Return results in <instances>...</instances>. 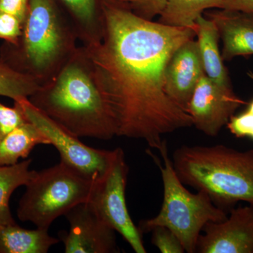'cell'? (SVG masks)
<instances>
[{
  "label": "cell",
  "mask_w": 253,
  "mask_h": 253,
  "mask_svg": "<svg viewBox=\"0 0 253 253\" xmlns=\"http://www.w3.org/2000/svg\"><path fill=\"white\" fill-rule=\"evenodd\" d=\"M231 134L238 138L253 139V101L247 110L238 116H233L227 123Z\"/></svg>",
  "instance_id": "24"
},
{
  "label": "cell",
  "mask_w": 253,
  "mask_h": 253,
  "mask_svg": "<svg viewBox=\"0 0 253 253\" xmlns=\"http://www.w3.org/2000/svg\"><path fill=\"white\" fill-rule=\"evenodd\" d=\"M197 41L181 44L171 56L165 73V90L169 99L187 112L195 89L205 76Z\"/></svg>",
  "instance_id": "12"
},
{
  "label": "cell",
  "mask_w": 253,
  "mask_h": 253,
  "mask_svg": "<svg viewBox=\"0 0 253 253\" xmlns=\"http://www.w3.org/2000/svg\"><path fill=\"white\" fill-rule=\"evenodd\" d=\"M59 242L48 229L28 230L16 222L0 226V253H46Z\"/></svg>",
  "instance_id": "16"
},
{
  "label": "cell",
  "mask_w": 253,
  "mask_h": 253,
  "mask_svg": "<svg viewBox=\"0 0 253 253\" xmlns=\"http://www.w3.org/2000/svg\"><path fill=\"white\" fill-rule=\"evenodd\" d=\"M224 0H167L158 22L196 31V21L205 11L223 9Z\"/></svg>",
  "instance_id": "18"
},
{
  "label": "cell",
  "mask_w": 253,
  "mask_h": 253,
  "mask_svg": "<svg viewBox=\"0 0 253 253\" xmlns=\"http://www.w3.org/2000/svg\"><path fill=\"white\" fill-rule=\"evenodd\" d=\"M23 23L16 16L0 11V39L15 44L22 31Z\"/></svg>",
  "instance_id": "25"
},
{
  "label": "cell",
  "mask_w": 253,
  "mask_h": 253,
  "mask_svg": "<svg viewBox=\"0 0 253 253\" xmlns=\"http://www.w3.org/2000/svg\"><path fill=\"white\" fill-rule=\"evenodd\" d=\"M198 241L196 253H253V207L231 210L219 222H209Z\"/></svg>",
  "instance_id": "11"
},
{
  "label": "cell",
  "mask_w": 253,
  "mask_h": 253,
  "mask_svg": "<svg viewBox=\"0 0 253 253\" xmlns=\"http://www.w3.org/2000/svg\"><path fill=\"white\" fill-rule=\"evenodd\" d=\"M94 184L61 161L52 167L36 171L18 203V218L49 230L55 219L77 205L88 202Z\"/></svg>",
  "instance_id": "6"
},
{
  "label": "cell",
  "mask_w": 253,
  "mask_h": 253,
  "mask_svg": "<svg viewBox=\"0 0 253 253\" xmlns=\"http://www.w3.org/2000/svg\"><path fill=\"white\" fill-rule=\"evenodd\" d=\"M28 100L78 137L110 140L118 136L116 121L100 89L84 46H78L59 72L40 86Z\"/></svg>",
  "instance_id": "2"
},
{
  "label": "cell",
  "mask_w": 253,
  "mask_h": 253,
  "mask_svg": "<svg viewBox=\"0 0 253 253\" xmlns=\"http://www.w3.org/2000/svg\"><path fill=\"white\" fill-rule=\"evenodd\" d=\"M223 9L253 13V0H224Z\"/></svg>",
  "instance_id": "27"
},
{
  "label": "cell",
  "mask_w": 253,
  "mask_h": 253,
  "mask_svg": "<svg viewBox=\"0 0 253 253\" xmlns=\"http://www.w3.org/2000/svg\"><path fill=\"white\" fill-rule=\"evenodd\" d=\"M26 122L27 119L16 103L11 108L0 102V139Z\"/></svg>",
  "instance_id": "23"
},
{
  "label": "cell",
  "mask_w": 253,
  "mask_h": 253,
  "mask_svg": "<svg viewBox=\"0 0 253 253\" xmlns=\"http://www.w3.org/2000/svg\"><path fill=\"white\" fill-rule=\"evenodd\" d=\"M204 14L217 26L222 41L224 61L253 54V13L215 9Z\"/></svg>",
  "instance_id": "13"
},
{
  "label": "cell",
  "mask_w": 253,
  "mask_h": 253,
  "mask_svg": "<svg viewBox=\"0 0 253 253\" xmlns=\"http://www.w3.org/2000/svg\"><path fill=\"white\" fill-rule=\"evenodd\" d=\"M129 166L124 151L114 149V156L104 175L94 181L88 203L100 217L122 236L136 253H146L143 234L134 224L126 207V189Z\"/></svg>",
  "instance_id": "7"
},
{
  "label": "cell",
  "mask_w": 253,
  "mask_h": 253,
  "mask_svg": "<svg viewBox=\"0 0 253 253\" xmlns=\"http://www.w3.org/2000/svg\"><path fill=\"white\" fill-rule=\"evenodd\" d=\"M78 36L55 0H29L16 44L4 42L0 61L40 86L59 72L77 51Z\"/></svg>",
  "instance_id": "3"
},
{
  "label": "cell",
  "mask_w": 253,
  "mask_h": 253,
  "mask_svg": "<svg viewBox=\"0 0 253 253\" xmlns=\"http://www.w3.org/2000/svg\"><path fill=\"white\" fill-rule=\"evenodd\" d=\"M29 0H0V11L17 17L23 22L27 12Z\"/></svg>",
  "instance_id": "26"
},
{
  "label": "cell",
  "mask_w": 253,
  "mask_h": 253,
  "mask_svg": "<svg viewBox=\"0 0 253 253\" xmlns=\"http://www.w3.org/2000/svg\"><path fill=\"white\" fill-rule=\"evenodd\" d=\"M72 24L83 46L102 40L104 32V0H55Z\"/></svg>",
  "instance_id": "14"
},
{
  "label": "cell",
  "mask_w": 253,
  "mask_h": 253,
  "mask_svg": "<svg viewBox=\"0 0 253 253\" xmlns=\"http://www.w3.org/2000/svg\"><path fill=\"white\" fill-rule=\"evenodd\" d=\"M49 145L33 123L26 122L0 139V166H12L26 159L37 145Z\"/></svg>",
  "instance_id": "17"
},
{
  "label": "cell",
  "mask_w": 253,
  "mask_h": 253,
  "mask_svg": "<svg viewBox=\"0 0 253 253\" xmlns=\"http://www.w3.org/2000/svg\"><path fill=\"white\" fill-rule=\"evenodd\" d=\"M64 216L70 224L68 232L59 234L65 253H120L116 231L99 217L89 203L77 205Z\"/></svg>",
  "instance_id": "9"
},
{
  "label": "cell",
  "mask_w": 253,
  "mask_h": 253,
  "mask_svg": "<svg viewBox=\"0 0 253 253\" xmlns=\"http://www.w3.org/2000/svg\"><path fill=\"white\" fill-rule=\"evenodd\" d=\"M103 10L102 40L84 47L118 136L159 149L163 135L193 126L189 113L166 94L165 73L174 51L196 31L144 19L106 0Z\"/></svg>",
  "instance_id": "1"
},
{
  "label": "cell",
  "mask_w": 253,
  "mask_h": 253,
  "mask_svg": "<svg viewBox=\"0 0 253 253\" xmlns=\"http://www.w3.org/2000/svg\"><path fill=\"white\" fill-rule=\"evenodd\" d=\"M243 104L244 101L234 90L221 87L205 75L195 89L187 113L196 129L216 136Z\"/></svg>",
  "instance_id": "10"
},
{
  "label": "cell",
  "mask_w": 253,
  "mask_h": 253,
  "mask_svg": "<svg viewBox=\"0 0 253 253\" xmlns=\"http://www.w3.org/2000/svg\"><path fill=\"white\" fill-rule=\"evenodd\" d=\"M32 159L0 166V226L16 222L11 214L9 201L15 190L26 186L36 170L30 169Z\"/></svg>",
  "instance_id": "19"
},
{
  "label": "cell",
  "mask_w": 253,
  "mask_h": 253,
  "mask_svg": "<svg viewBox=\"0 0 253 253\" xmlns=\"http://www.w3.org/2000/svg\"><path fill=\"white\" fill-rule=\"evenodd\" d=\"M150 232L151 244L162 253H184L185 250L177 236L165 226H158L153 228Z\"/></svg>",
  "instance_id": "22"
},
{
  "label": "cell",
  "mask_w": 253,
  "mask_h": 253,
  "mask_svg": "<svg viewBox=\"0 0 253 253\" xmlns=\"http://www.w3.org/2000/svg\"><path fill=\"white\" fill-rule=\"evenodd\" d=\"M172 163L184 185L207 194L221 209L239 201L253 207V150L184 145L173 153Z\"/></svg>",
  "instance_id": "4"
},
{
  "label": "cell",
  "mask_w": 253,
  "mask_h": 253,
  "mask_svg": "<svg viewBox=\"0 0 253 253\" xmlns=\"http://www.w3.org/2000/svg\"><path fill=\"white\" fill-rule=\"evenodd\" d=\"M196 36L205 74L214 83L226 89L233 90L229 73L223 62L219 41V31L216 25L204 14L196 21Z\"/></svg>",
  "instance_id": "15"
},
{
  "label": "cell",
  "mask_w": 253,
  "mask_h": 253,
  "mask_svg": "<svg viewBox=\"0 0 253 253\" xmlns=\"http://www.w3.org/2000/svg\"><path fill=\"white\" fill-rule=\"evenodd\" d=\"M28 121L33 123L59 151L61 161L88 179L96 181L109 168L114 150L94 149L86 146L80 138L68 132L42 113L28 99L14 101Z\"/></svg>",
  "instance_id": "8"
},
{
  "label": "cell",
  "mask_w": 253,
  "mask_h": 253,
  "mask_svg": "<svg viewBox=\"0 0 253 253\" xmlns=\"http://www.w3.org/2000/svg\"><path fill=\"white\" fill-rule=\"evenodd\" d=\"M158 150L163 163L150 150L146 152L161 172L163 186L162 206L156 217L141 221L138 227L143 234L149 233L156 226H165L180 240L186 253H196L198 241L205 226L209 222L224 221L227 215L225 211L216 206L207 194L201 191L193 194L186 189L173 168L166 141Z\"/></svg>",
  "instance_id": "5"
},
{
  "label": "cell",
  "mask_w": 253,
  "mask_h": 253,
  "mask_svg": "<svg viewBox=\"0 0 253 253\" xmlns=\"http://www.w3.org/2000/svg\"><path fill=\"white\" fill-rule=\"evenodd\" d=\"M39 87L40 84L33 78L0 61V96L14 101L28 99Z\"/></svg>",
  "instance_id": "20"
},
{
  "label": "cell",
  "mask_w": 253,
  "mask_h": 253,
  "mask_svg": "<svg viewBox=\"0 0 253 253\" xmlns=\"http://www.w3.org/2000/svg\"><path fill=\"white\" fill-rule=\"evenodd\" d=\"M125 9L129 10L133 14L153 21L156 16H159L166 6L167 0H106Z\"/></svg>",
  "instance_id": "21"
}]
</instances>
